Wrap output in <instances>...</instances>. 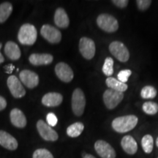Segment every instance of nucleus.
I'll list each match as a JSON object with an SVG mask.
<instances>
[{"mask_svg": "<svg viewBox=\"0 0 158 158\" xmlns=\"http://www.w3.org/2000/svg\"><path fill=\"white\" fill-rule=\"evenodd\" d=\"M157 89L152 86H145L141 91V96L143 99H153L157 96Z\"/></svg>", "mask_w": 158, "mask_h": 158, "instance_id": "nucleus-25", "label": "nucleus"}, {"mask_svg": "<svg viewBox=\"0 0 158 158\" xmlns=\"http://www.w3.org/2000/svg\"><path fill=\"white\" fill-rule=\"evenodd\" d=\"M32 158H54L50 151L46 149H38L33 153Z\"/></svg>", "mask_w": 158, "mask_h": 158, "instance_id": "nucleus-28", "label": "nucleus"}, {"mask_svg": "<svg viewBox=\"0 0 158 158\" xmlns=\"http://www.w3.org/2000/svg\"><path fill=\"white\" fill-rule=\"evenodd\" d=\"M106 84L110 89L117 91V92H123V93L128 88L127 84L119 81L118 79H116L115 78H113V77H108V78L106 79Z\"/></svg>", "mask_w": 158, "mask_h": 158, "instance_id": "nucleus-21", "label": "nucleus"}, {"mask_svg": "<svg viewBox=\"0 0 158 158\" xmlns=\"http://www.w3.org/2000/svg\"><path fill=\"white\" fill-rule=\"evenodd\" d=\"M142 109L148 115H155L158 112V105L155 102H146L142 106Z\"/></svg>", "mask_w": 158, "mask_h": 158, "instance_id": "nucleus-26", "label": "nucleus"}, {"mask_svg": "<svg viewBox=\"0 0 158 158\" xmlns=\"http://www.w3.org/2000/svg\"><path fill=\"white\" fill-rule=\"evenodd\" d=\"M46 121L47 124H48L51 127H54L57 124L58 122V118H57L56 116L55 115L54 113H49L47 114L46 116Z\"/></svg>", "mask_w": 158, "mask_h": 158, "instance_id": "nucleus-31", "label": "nucleus"}, {"mask_svg": "<svg viewBox=\"0 0 158 158\" xmlns=\"http://www.w3.org/2000/svg\"><path fill=\"white\" fill-rule=\"evenodd\" d=\"M0 145L6 149L14 151L19 147L17 140L7 132L0 130Z\"/></svg>", "mask_w": 158, "mask_h": 158, "instance_id": "nucleus-14", "label": "nucleus"}, {"mask_svg": "<svg viewBox=\"0 0 158 158\" xmlns=\"http://www.w3.org/2000/svg\"><path fill=\"white\" fill-rule=\"evenodd\" d=\"M84 130V125L82 122H75L67 128V134L70 138L78 137Z\"/></svg>", "mask_w": 158, "mask_h": 158, "instance_id": "nucleus-22", "label": "nucleus"}, {"mask_svg": "<svg viewBox=\"0 0 158 158\" xmlns=\"http://www.w3.org/2000/svg\"><path fill=\"white\" fill-rule=\"evenodd\" d=\"M5 53L6 56L13 61L19 59L21 55L19 45L13 41H8L6 43L5 46Z\"/></svg>", "mask_w": 158, "mask_h": 158, "instance_id": "nucleus-20", "label": "nucleus"}, {"mask_svg": "<svg viewBox=\"0 0 158 158\" xmlns=\"http://www.w3.org/2000/svg\"><path fill=\"white\" fill-rule=\"evenodd\" d=\"M10 117L12 124L15 127L24 128L27 126V118L24 114L19 108H13L10 111Z\"/></svg>", "mask_w": 158, "mask_h": 158, "instance_id": "nucleus-15", "label": "nucleus"}, {"mask_svg": "<svg viewBox=\"0 0 158 158\" xmlns=\"http://www.w3.org/2000/svg\"><path fill=\"white\" fill-rule=\"evenodd\" d=\"M2 47V43H0V50H1ZM4 61H5V58H4L1 52H0V64L4 62Z\"/></svg>", "mask_w": 158, "mask_h": 158, "instance_id": "nucleus-36", "label": "nucleus"}, {"mask_svg": "<svg viewBox=\"0 0 158 158\" xmlns=\"http://www.w3.org/2000/svg\"><path fill=\"white\" fill-rule=\"evenodd\" d=\"M54 60V57L49 54H32L29 57V61L35 66L50 64Z\"/></svg>", "mask_w": 158, "mask_h": 158, "instance_id": "nucleus-17", "label": "nucleus"}, {"mask_svg": "<svg viewBox=\"0 0 158 158\" xmlns=\"http://www.w3.org/2000/svg\"><path fill=\"white\" fill-rule=\"evenodd\" d=\"M157 158H158V157H157Z\"/></svg>", "mask_w": 158, "mask_h": 158, "instance_id": "nucleus-38", "label": "nucleus"}, {"mask_svg": "<svg viewBox=\"0 0 158 158\" xmlns=\"http://www.w3.org/2000/svg\"><path fill=\"white\" fill-rule=\"evenodd\" d=\"M40 35L48 43H52V44L59 43L62 40L61 31L56 27H52L49 24H45L40 29Z\"/></svg>", "mask_w": 158, "mask_h": 158, "instance_id": "nucleus-9", "label": "nucleus"}, {"mask_svg": "<svg viewBox=\"0 0 158 158\" xmlns=\"http://www.w3.org/2000/svg\"><path fill=\"white\" fill-rule=\"evenodd\" d=\"M63 97L58 92H48L42 98V103L47 107H56L62 103Z\"/></svg>", "mask_w": 158, "mask_h": 158, "instance_id": "nucleus-16", "label": "nucleus"}, {"mask_svg": "<svg viewBox=\"0 0 158 158\" xmlns=\"http://www.w3.org/2000/svg\"><path fill=\"white\" fill-rule=\"evenodd\" d=\"M37 130L41 138L45 141H56L58 140V133L42 119L38 120L37 122Z\"/></svg>", "mask_w": 158, "mask_h": 158, "instance_id": "nucleus-8", "label": "nucleus"}, {"mask_svg": "<svg viewBox=\"0 0 158 158\" xmlns=\"http://www.w3.org/2000/svg\"><path fill=\"white\" fill-rule=\"evenodd\" d=\"M55 73L56 76L63 82L69 83L73 79V71L68 64L64 62H59L56 65Z\"/></svg>", "mask_w": 158, "mask_h": 158, "instance_id": "nucleus-12", "label": "nucleus"}, {"mask_svg": "<svg viewBox=\"0 0 158 158\" xmlns=\"http://www.w3.org/2000/svg\"><path fill=\"white\" fill-rule=\"evenodd\" d=\"M14 69H15V66L12 64H9L6 65V66L5 67V72L8 74H11L12 73H13V71Z\"/></svg>", "mask_w": 158, "mask_h": 158, "instance_id": "nucleus-34", "label": "nucleus"}, {"mask_svg": "<svg viewBox=\"0 0 158 158\" xmlns=\"http://www.w3.org/2000/svg\"><path fill=\"white\" fill-rule=\"evenodd\" d=\"M138 122V118L135 115H126L114 118L111 123L114 130L119 133L129 132L135 127Z\"/></svg>", "mask_w": 158, "mask_h": 158, "instance_id": "nucleus-1", "label": "nucleus"}, {"mask_svg": "<svg viewBox=\"0 0 158 158\" xmlns=\"http://www.w3.org/2000/svg\"><path fill=\"white\" fill-rule=\"evenodd\" d=\"M131 74L132 71L130 70H128V69L121 70L117 75V78L119 81L124 83V84H126V82H127L128 78L131 76Z\"/></svg>", "mask_w": 158, "mask_h": 158, "instance_id": "nucleus-29", "label": "nucleus"}, {"mask_svg": "<svg viewBox=\"0 0 158 158\" xmlns=\"http://www.w3.org/2000/svg\"><path fill=\"white\" fill-rule=\"evenodd\" d=\"M7 84L10 92L15 98H21L26 94V90L21 81L15 76L11 75L7 78Z\"/></svg>", "mask_w": 158, "mask_h": 158, "instance_id": "nucleus-10", "label": "nucleus"}, {"mask_svg": "<svg viewBox=\"0 0 158 158\" xmlns=\"http://www.w3.org/2000/svg\"><path fill=\"white\" fill-rule=\"evenodd\" d=\"M156 146L158 147V137L157 138V139H156Z\"/></svg>", "mask_w": 158, "mask_h": 158, "instance_id": "nucleus-37", "label": "nucleus"}, {"mask_svg": "<svg viewBox=\"0 0 158 158\" xmlns=\"http://www.w3.org/2000/svg\"><path fill=\"white\" fill-rule=\"evenodd\" d=\"M102 98L105 106L108 109L113 110L122 101L124 98V93L108 89L104 92Z\"/></svg>", "mask_w": 158, "mask_h": 158, "instance_id": "nucleus-6", "label": "nucleus"}, {"mask_svg": "<svg viewBox=\"0 0 158 158\" xmlns=\"http://www.w3.org/2000/svg\"><path fill=\"white\" fill-rule=\"evenodd\" d=\"M79 51L84 58L90 60L95 55V43L92 39L83 37L79 41Z\"/></svg>", "mask_w": 158, "mask_h": 158, "instance_id": "nucleus-7", "label": "nucleus"}, {"mask_svg": "<svg viewBox=\"0 0 158 158\" xmlns=\"http://www.w3.org/2000/svg\"><path fill=\"white\" fill-rule=\"evenodd\" d=\"M112 3H113L114 5H116V7H119V8L121 9H123L127 7L129 2H128L127 0H113V1H112Z\"/></svg>", "mask_w": 158, "mask_h": 158, "instance_id": "nucleus-32", "label": "nucleus"}, {"mask_svg": "<svg viewBox=\"0 0 158 158\" xmlns=\"http://www.w3.org/2000/svg\"><path fill=\"white\" fill-rule=\"evenodd\" d=\"M122 149L128 155H133L138 151V144L133 136L125 135L122 138L121 141Z\"/></svg>", "mask_w": 158, "mask_h": 158, "instance_id": "nucleus-18", "label": "nucleus"}, {"mask_svg": "<svg viewBox=\"0 0 158 158\" xmlns=\"http://www.w3.org/2000/svg\"><path fill=\"white\" fill-rule=\"evenodd\" d=\"M94 149L101 158H115L116 152L111 145L103 140H98L94 143Z\"/></svg>", "mask_w": 158, "mask_h": 158, "instance_id": "nucleus-11", "label": "nucleus"}, {"mask_svg": "<svg viewBox=\"0 0 158 158\" xmlns=\"http://www.w3.org/2000/svg\"><path fill=\"white\" fill-rule=\"evenodd\" d=\"M82 157L83 158H96L94 156L90 155V154H86V152L82 153Z\"/></svg>", "mask_w": 158, "mask_h": 158, "instance_id": "nucleus-35", "label": "nucleus"}, {"mask_svg": "<svg viewBox=\"0 0 158 158\" xmlns=\"http://www.w3.org/2000/svg\"><path fill=\"white\" fill-rule=\"evenodd\" d=\"M37 37V29L34 25L30 23H25L21 26L18 34V39L22 45H33L36 41Z\"/></svg>", "mask_w": 158, "mask_h": 158, "instance_id": "nucleus-2", "label": "nucleus"}, {"mask_svg": "<svg viewBox=\"0 0 158 158\" xmlns=\"http://www.w3.org/2000/svg\"><path fill=\"white\" fill-rule=\"evenodd\" d=\"M54 23L59 28L66 29L69 27L70 19L66 11L62 7H59L55 11Z\"/></svg>", "mask_w": 158, "mask_h": 158, "instance_id": "nucleus-19", "label": "nucleus"}, {"mask_svg": "<svg viewBox=\"0 0 158 158\" xmlns=\"http://www.w3.org/2000/svg\"><path fill=\"white\" fill-rule=\"evenodd\" d=\"M102 72L106 76H111L114 73V59L111 57H107L105 59L102 66Z\"/></svg>", "mask_w": 158, "mask_h": 158, "instance_id": "nucleus-27", "label": "nucleus"}, {"mask_svg": "<svg viewBox=\"0 0 158 158\" xmlns=\"http://www.w3.org/2000/svg\"><path fill=\"white\" fill-rule=\"evenodd\" d=\"M109 51L110 54L119 62H126L129 60L130 52L123 43L114 41L109 45Z\"/></svg>", "mask_w": 158, "mask_h": 158, "instance_id": "nucleus-5", "label": "nucleus"}, {"mask_svg": "<svg viewBox=\"0 0 158 158\" xmlns=\"http://www.w3.org/2000/svg\"><path fill=\"white\" fill-rule=\"evenodd\" d=\"M13 12V5L10 2H3L0 5V23L7 21Z\"/></svg>", "mask_w": 158, "mask_h": 158, "instance_id": "nucleus-23", "label": "nucleus"}, {"mask_svg": "<svg viewBox=\"0 0 158 158\" xmlns=\"http://www.w3.org/2000/svg\"><path fill=\"white\" fill-rule=\"evenodd\" d=\"M97 23L99 28L106 32H115L118 29L117 19L113 15L109 14H100L97 19Z\"/></svg>", "mask_w": 158, "mask_h": 158, "instance_id": "nucleus-4", "label": "nucleus"}, {"mask_svg": "<svg viewBox=\"0 0 158 158\" xmlns=\"http://www.w3.org/2000/svg\"><path fill=\"white\" fill-rule=\"evenodd\" d=\"M141 146L144 152L150 154L152 152L154 147V139L151 135H145L141 140Z\"/></svg>", "mask_w": 158, "mask_h": 158, "instance_id": "nucleus-24", "label": "nucleus"}, {"mask_svg": "<svg viewBox=\"0 0 158 158\" xmlns=\"http://www.w3.org/2000/svg\"><path fill=\"white\" fill-rule=\"evenodd\" d=\"M138 8L141 11H145L149 8L152 4L151 0H137L136 1Z\"/></svg>", "mask_w": 158, "mask_h": 158, "instance_id": "nucleus-30", "label": "nucleus"}, {"mask_svg": "<svg viewBox=\"0 0 158 158\" xmlns=\"http://www.w3.org/2000/svg\"><path fill=\"white\" fill-rule=\"evenodd\" d=\"M71 106L75 115L76 116H82L86 107V98L84 92L81 89L77 88L73 92Z\"/></svg>", "mask_w": 158, "mask_h": 158, "instance_id": "nucleus-3", "label": "nucleus"}, {"mask_svg": "<svg viewBox=\"0 0 158 158\" xmlns=\"http://www.w3.org/2000/svg\"><path fill=\"white\" fill-rule=\"evenodd\" d=\"M7 106V101L3 97L0 96V111L5 109Z\"/></svg>", "mask_w": 158, "mask_h": 158, "instance_id": "nucleus-33", "label": "nucleus"}, {"mask_svg": "<svg viewBox=\"0 0 158 158\" xmlns=\"http://www.w3.org/2000/svg\"><path fill=\"white\" fill-rule=\"evenodd\" d=\"M20 81L29 89H34L39 84V76L29 70H23L19 74Z\"/></svg>", "mask_w": 158, "mask_h": 158, "instance_id": "nucleus-13", "label": "nucleus"}]
</instances>
